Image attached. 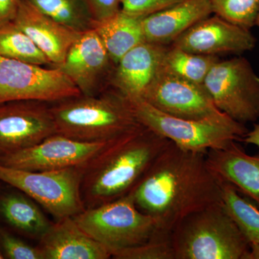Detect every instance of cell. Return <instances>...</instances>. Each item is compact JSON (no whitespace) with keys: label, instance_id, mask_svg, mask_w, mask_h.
I'll return each mask as SVG.
<instances>
[{"label":"cell","instance_id":"obj_17","mask_svg":"<svg viewBox=\"0 0 259 259\" xmlns=\"http://www.w3.org/2000/svg\"><path fill=\"white\" fill-rule=\"evenodd\" d=\"M209 168L259 207V151L248 155L238 141L206 153Z\"/></svg>","mask_w":259,"mask_h":259},{"label":"cell","instance_id":"obj_26","mask_svg":"<svg viewBox=\"0 0 259 259\" xmlns=\"http://www.w3.org/2000/svg\"><path fill=\"white\" fill-rule=\"evenodd\" d=\"M116 259H175L171 231L158 229L148 241L136 246L118 250L112 254Z\"/></svg>","mask_w":259,"mask_h":259},{"label":"cell","instance_id":"obj_27","mask_svg":"<svg viewBox=\"0 0 259 259\" xmlns=\"http://www.w3.org/2000/svg\"><path fill=\"white\" fill-rule=\"evenodd\" d=\"M213 14L250 30L255 25L259 0H209Z\"/></svg>","mask_w":259,"mask_h":259},{"label":"cell","instance_id":"obj_9","mask_svg":"<svg viewBox=\"0 0 259 259\" xmlns=\"http://www.w3.org/2000/svg\"><path fill=\"white\" fill-rule=\"evenodd\" d=\"M81 95L79 89L55 67L0 56V104L15 101L57 102Z\"/></svg>","mask_w":259,"mask_h":259},{"label":"cell","instance_id":"obj_24","mask_svg":"<svg viewBox=\"0 0 259 259\" xmlns=\"http://www.w3.org/2000/svg\"><path fill=\"white\" fill-rule=\"evenodd\" d=\"M222 202L249 243H259V207L235 187L222 182Z\"/></svg>","mask_w":259,"mask_h":259},{"label":"cell","instance_id":"obj_34","mask_svg":"<svg viewBox=\"0 0 259 259\" xmlns=\"http://www.w3.org/2000/svg\"><path fill=\"white\" fill-rule=\"evenodd\" d=\"M255 25H257V26H258L259 28V13H258V17H257L256 23H255Z\"/></svg>","mask_w":259,"mask_h":259},{"label":"cell","instance_id":"obj_13","mask_svg":"<svg viewBox=\"0 0 259 259\" xmlns=\"http://www.w3.org/2000/svg\"><path fill=\"white\" fill-rule=\"evenodd\" d=\"M256 39L250 30L218 15L202 19L171 46L200 55L241 54L254 49Z\"/></svg>","mask_w":259,"mask_h":259},{"label":"cell","instance_id":"obj_14","mask_svg":"<svg viewBox=\"0 0 259 259\" xmlns=\"http://www.w3.org/2000/svg\"><path fill=\"white\" fill-rule=\"evenodd\" d=\"M113 64L95 30L82 32L70 48L64 61L55 67L74 83L81 95H97Z\"/></svg>","mask_w":259,"mask_h":259},{"label":"cell","instance_id":"obj_31","mask_svg":"<svg viewBox=\"0 0 259 259\" xmlns=\"http://www.w3.org/2000/svg\"><path fill=\"white\" fill-rule=\"evenodd\" d=\"M20 0H0V26L13 22Z\"/></svg>","mask_w":259,"mask_h":259},{"label":"cell","instance_id":"obj_7","mask_svg":"<svg viewBox=\"0 0 259 259\" xmlns=\"http://www.w3.org/2000/svg\"><path fill=\"white\" fill-rule=\"evenodd\" d=\"M82 167L29 171L0 163V182L40 204L56 220L74 217L85 208L81 194Z\"/></svg>","mask_w":259,"mask_h":259},{"label":"cell","instance_id":"obj_11","mask_svg":"<svg viewBox=\"0 0 259 259\" xmlns=\"http://www.w3.org/2000/svg\"><path fill=\"white\" fill-rule=\"evenodd\" d=\"M120 138L111 141L86 142L55 134L31 147L2 158L0 163L29 171H56L82 167L104 148Z\"/></svg>","mask_w":259,"mask_h":259},{"label":"cell","instance_id":"obj_10","mask_svg":"<svg viewBox=\"0 0 259 259\" xmlns=\"http://www.w3.org/2000/svg\"><path fill=\"white\" fill-rule=\"evenodd\" d=\"M141 99L179 118L222 123L236 121L218 108L204 84L175 77L161 69Z\"/></svg>","mask_w":259,"mask_h":259},{"label":"cell","instance_id":"obj_22","mask_svg":"<svg viewBox=\"0 0 259 259\" xmlns=\"http://www.w3.org/2000/svg\"><path fill=\"white\" fill-rule=\"evenodd\" d=\"M218 60V56L200 55L171 46L163 56L161 69L175 77L203 84L209 70Z\"/></svg>","mask_w":259,"mask_h":259},{"label":"cell","instance_id":"obj_3","mask_svg":"<svg viewBox=\"0 0 259 259\" xmlns=\"http://www.w3.org/2000/svg\"><path fill=\"white\" fill-rule=\"evenodd\" d=\"M56 134L86 142L111 141L142 127L130 102L117 92L79 95L51 106Z\"/></svg>","mask_w":259,"mask_h":259},{"label":"cell","instance_id":"obj_35","mask_svg":"<svg viewBox=\"0 0 259 259\" xmlns=\"http://www.w3.org/2000/svg\"><path fill=\"white\" fill-rule=\"evenodd\" d=\"M5 258L4 255L3 254V252H2L1 248H0V259Z\"/></svg>","mask_w":259,"mask_h":259},{"label":"cell","instance_id":"obj_15","mask_svg":"<svg viewBox=\"0 0 259 259\" xmlns=\"http://www.w3.org/2000/svg\"><path fill=\"white\" fill-rule=\"evenodd\" d=\"M168 47L144 41L129 51L110 76L115 91L126 99L141 98L161 71Z\"/></svg>","mask_w":259,"mask_h":259},{"label":"cell","instance_id":"obj_18","mask_svg":"<svg viewBox=\"0 0 259 259\" xmlns=\"http://www.w3.org/2000/svg\"><path fill=\"white\" fill-rule=\"evenodd\" d=\"M44 259H108L111 253L81 229L74 219L56 220L37 245Z\"/></svg>","mask_w":259,"mask_h":259},{"label":"cell","instance_id":"obj_16","mask_svg":"<svg viewBox=\"0 0 259 259\" xmlns=\"http://www.w3.org/2000/svg\"><path fill=\"white\" fill-rule=\"evenodd\" d=\"M13 22L31 38L54 66L64 61L70 48L82 33L42 14L25 0H20Z\"/></svg>","mask_w":259,"mask_h":259},{"label":"cell","instance_id":"obj_21","mask_svg":"<svg viewBox=\"0 0 259 259\" xmlns=\"http://www.w3.org/2000/svg\"><path fill=\"white\" fill-rule=\"evenodd\" d=\"M141 20L120 10L112 18L95 25L94 30L114 65L129 51L145 41Z\"/></svg>","mask_w":259,"mask_h":259},{"label":"cell","instance_id":"obj_29","mask_svg":"<svg viewBox=\"0 0 259 259\" xmlns=\"http://www.w3.org/2000/svg\"><path fill=\"white\" fill-rule=\"evenodd\" d=\"M183 0H122L121 10L133 16L143 18Z\"/></svg>","mask_w":259,"mask_h":259},{"label":"cell","instance_id":"obj_8","mask_svg":"<svg viewBox=\"0 0 259 259\" xmlns=\"http://www.w3.org/2000/svg\"><path fill=\"white\" fill-rule=\"evenodd\" d=\"M203 84L218 108L233 120L245 124L259 118V76L245 58L219 59Z\"/></svg>","mask_w":259,"mask_h":259},{"label":"cell","instance_id":"obj_33","mask_svg":"<svg viewBox=\"0 0 259 259\" xmlns=\"http://www.w3.org/2000/svg\"><path fill=\"white\" fill-rule=\"evenodd\" d=\"M243 259H259V243H249V250Z\"/></svg>","mask_w":259,"mask_h":259},{"label":"cell","instance_id":"obj_6","mask_svg":"<svg viewBox=\"0 0 259 259\" xmlns=\"http://www.w3.org/2000/svg\"><path fill=\"white\" fill-rule=\"evenodd\" d=\"M138 121L179 147L207 153L233 141H241L248 130L245 124L197 121L179 118L163 113L141 98L127 99Z\"/></svg>","mask_w":259,"mask_h":259},{"label":"cell","instance_id":"obj_5","mask_svg":"<svg viewBox=\"0 0 259 259\" xmlns=\"http://www.w3.org/2000/svg\"><path fill=\"white\" fill-rule=\"evenodd\" d=\"M78 226L112 254L148 241L159 229L154 218L140 210L133 190L120 198L84 209Z\"/></svg>","mask_w":259,"mask_h":259},{"label":"cell","instance_id":"obj_12","mask_svg":"<svg viewBox=\"0 0 259 259\" xmlns=\"http://www.w3.org/2000/svg\"><path fill=\"white\" fill-rule=\"evenodd\" d=\"M55 134L51 106L47 102L0 104V159L31 147Z\"/></svg>","mask_w":259,"mask_h":259},{"label":"cell","instance_id":"obj_32","mask_svg":"<svg viewBox=\"0 0 259 259\" xmlns=\"http://www.w3.org/2000/svg\"><path fill=\"white\" fill-rule=\"evenodd\" d=\"M241 141L246 144L254 145L259 148V124H254L253 129L247 132Z\"/></svg>","mask_w":259,"mask_h":259},{"label":"cell","instance_id":"obj_30","mask_svg":"<svg viewBox=\"0 0 259 259\" xmlns=\"http://www.w3.org/2000/svg\"><path fill=\"white\" fill-rule=\"evenodd\" d=\"M86 3L95 25L105 21L118 13L122 0H83Z\"/></svg>","mask_w":259,"mask_h":259},{"label":"cell","instance_id":"obj_20","mask_svg":"<svg viewBox=\"0 0 259 259\" xmlns=\"http://www.w3.org/2000/svg\"><path fill=\"white\" fill-rule=\"evenodd\" d=\"M36 202L15 189L0 192V218L15 231L40 240L51 223Z\"/></svg>","mask_w":259,"mask_h":259},{"label":"cell","instance_id":"obj_28","mask_svg":"<svg viewBox=\"0 0 259 259\" xmlns=\"http://www.w3.org/2000/svg\"><path fill=\"white\" fill-rule=\"evenodd\" d=\"M0 248L5 258L44 259L38 247L32 246L0 228Z\"/></svg>","mask_w":259,"mask_h":259},{"label":"cell","instance_id":"obj_25","mask_svg":"<svg viewBox=\"0 0 259 259\" xmlns=\"http://www.w3.org/2000/svg\"><path fill=\"white\" fill-rule=\"evenodd\" d=\"M0 56L39 66L51 64L31 38L13 22L0 26Z\"/></svg>","mask_w":259,"mask_h":259},{"label":"cell","instance_id":"obj_19","mask_svg":"<svg viewBox=\"0 0 259 259\" xmlns=\"http://www.w3.org/2000/svg\"><path fill=\"white\" fill-rule=\"evenodd\" d=\"M212 14L209 0H183L142 18L145 41L171 45L194 24Z\"/></svg>","mask_w":259,"mask_h":259},{"label":"cell","instance_id":"obj_2","mask_svg":"<svg viewBox=\"0 0 259 259\" xmlns=\"http://www.w3.org/2000/svg\"><path fill=\"white\" fill-rule=\"evenodd\" d=\"M168 143L142 126L104 148L82 166L81 194L85 208L129 194Z\"/></svg>","mask_w":259,"mask_h":259},{"label":"cell","instance_id":"obj_4","mask_svg":"<svg viewBox=\"0 0 259 259\" xmlns=\"http://www.w3.org/2000/svg\"><path fill=\"white\" fill-rule=\"evenodd\" d=\"M175 259H243L249 242L223 202L192 213L171 231Z\"/></svg>","mask_w":259,"mask_h":259},{"label":"cell","instance_id":"obj_1","mask_svg":"<svg viewBox=\"0 0 259 259\" xmlns=\"http://www.w3.org/2000/svg\"><path fill=\"white\" fill-rule=\"evenodd\" d=\"M133 192L140 210L172 231L192 213L222 203V181L209 168L206 153L169 141Z\"/></svg>","mask_w":259,"mask_h":259},{"label":"cell","instance_id":"obj_23","mask_svg":"<svg viewBox=\"0 0 259 259\" xmlns=\"http://www.w3.org/2000/svg\"><path fill=\"white\" fill-rule=\"evenodd\" d=\"M42 14L70 29L84 32L95 28L83 0H25Z\"/></svg>","mask_w":259,"mask_h":259}]
</instances>
